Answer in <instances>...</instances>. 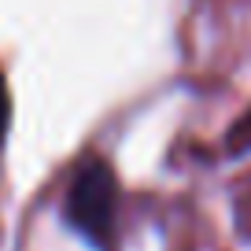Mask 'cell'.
<instances>
[{
  "label": "cell",
  "instance_id": "6da1fadb",
  "mask_svg": "<svg viewBox=\"0 0 251 251\" xmlns=\"http://www.w3.org/2000/svg\"><path fill=\"white\" fill-rule=\"evenodd\" d=\"M118 196H122V188H118V177L107 159H85L67 185L63 222L93 248L111 251L118 229Z\"/></svg>",
  "mask_w": 251,
  "mask_h": 251
},
{
  "label": "cell",
  "instance_id": "7a4b0ae2",
  "mask_svg": "<svg viewBox=\"0 0 251 251\" xmlns=\"http://www.w3.org/2000/svg\"><path fill=\"white\" fill-rule=\"evenodd\" d=\"M8 126H11V96H8L4 78H0V151H4V141H8Z\"/></svg>",
  "mask_w": 251,
  "mask_h": 251
}]
</instances>
